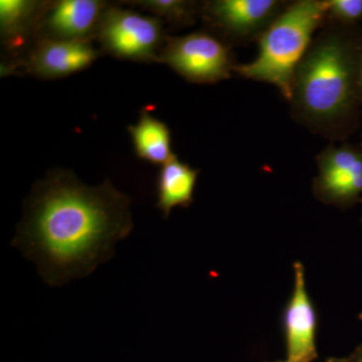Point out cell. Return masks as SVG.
<instances>
[{
    "instance_id": "6da1fadb",
    "label": "cell",
    "mask_w": 362,
    "mask_h": 362,
    "mask_svg": "<svg viewBox=\"0 0 362 362\" xmlns=\"http://www.w3.org/2000/svg\"><path fill=\"white\" fill-rule=\"evenodd\" d=\"M133 226L129 197L110 181L90 187L70 170L54 169L26 197L11 245L58 287L110 259Z\"/></svg>"
},
{
    "instance_id": "7a4b0ae2",
    "label": "cell",
    "mask_w": 362,
    "mask_h": 362,
    "mask_svg": "<svg viewBox=\"0 0 362 362\" xmlns=\"http://www.w3.org/2000/svg\"><path fill=\"white\" fill-rule=\"evenodd\" d=\"M359 57L342 33L328 30L317 37L293 81V109L303 122L329 132L351 113L359 88Z\"/></svg>"
},
{
    "instance_id": "3957f363",
    "label": "cell",
    "mask_w": 362,
    "mask_h": 362,
    "mask_svg": "<svg viewBox=\"0 0 362 362\" xmlns=\"http://www.w3.org/2000/svg\"><path fill=\"white\" fill-rule=\"evenodd\" d=\"M328 0H299L284 11L259 35L256 59L235 65L233 73L247 80L275 86L291 101L293 81L312 37L328 14Z\"/></svg>"
},
{
    "instance_id": "277c9868",
    "label": "cell",
    "mask_w": 362,
    "mask_h": 362,
    "mask_svg": "<svg viewBox=\"0 0 362 362\" xmlns=\"http://www.w3.org/2000/svg\"><path fill=\"white\" fill-rule=\"evenodd\" d=\"M157 62L194 84H216L230 78L235 64L230 47L206 32L166 37Z\"/></svg>"
},
{
    "instance_id": "5b68a950",
    "label": "cell",
    "mask_w": 362,
    "mask_h": 362,
    "mask_svg": "<svg viewBox=\"0 0 362 362\" xmlns=\"http://www.w3.org/2000/svg\"><path fill=\"white\" fill-rule=\"evenodd\" d=\"M168 35L153 16L115 6L105 11L97 33L104 52L132 62H157Z\"/></svg>"
},
{
    "instance_id": "8992f818",
    "label": "cell",
    "mask_w": 362,
    "mask_h": 362,
    "mask_svg": "<svg viewBox=\"0 0 362 362\" xmlns=\"http://www.w3.org/2000/svg\"><path fill=\"white\" fill-rule=\"evenodd\" d=\"M318 175L313 192L323 204L350 207L362 197V148L354 145H330L316 157Z\"/></svg>"
},
{
    "instance_id": "52a82bcc",
    "label": "cell",
    "mask_w": 362,
    "mask_h": 362,
    "mask_svg": "<svg viewBox=\"0 0 362 362\" xmlns=\"http://www.w3.org/2000/svg\"><path fill=\"white\" fill-rule=\"evenodd\" d=\"M278 0H214L204 2L207 25L226 39L246 42L258 40L286 8Z\"/></svg>"
},
{
    "instance_id": "ba28073f",
    "label": "cell",
    "mask_w": 362,
    "mask_h": 362,
    "mask_svg": "<svg viewBox=\"0 0 362 362\" xmlns=\"http://www.w3.org/2000/svg\"><path fill=\"white\" fill-rule=\"evenodd\" d=\"M107 2L99 0H59L47 2L37 23L35 42L40 40L90 42L98 30Z\"/></svg>"
},
{
    "instance_id": "9c48e42d",
    "label": "cell",
    "mask_w": 362,
    "mask_h": 362,
    "mask_svg": "<svg viewBox=\"0 0 362 362\" xmlns=\"http://www.w3.org/2000/svg\"><path fill=\"white\" fill-rule=\"evenodd\" d=\"M294 288L283 312L286 362H314L316 349L317 313L307 292L304 266L295 262Z\"/></svg>"
},
{
    "instance_id": "30bf717a",
    "label": "cell",
    "mask_w": 362,
    "mask_h": 362,
    "mask_svg": "<svg viewBox=\"0 0 362 362\" xmlns=\"http://www.w3.org/2000/svg\"><path fill=\"white\" fill-rule=\"evenodd\" d=\"M99 52L90 42L40 40L30 47L23 66L35 78L56 80L89 68Z\"/></svg>"
},
{
    "instance_id": "8fae6325",
    "label": "cell",
    "mask_w": 362,
    "mask_h": 362,
    "mask_svg": "<svg viewBox=\"0 0 362 362\" xmlns=\"http://www.w3.org/2000/svg\"><path fill=\"white\" fill-rule=\"evenodd\" d=\"M199 175V169L180 161L175 154L161 165L156 180V206L164 218H168L176 207L187 209L192 206Z\"/></svg>"
},
{
    "instance_id": "7c38bea8",
    "label": "cell",
    "mask_w": 362,
    "mask_h": 362,
    "mask_svg": "<svg viewBox=\"0 0 362 362\" xmlns=\"http://www.w3.org/2000/svg\"><path fill=\"white\" fill-rule=\"evenodd\" d=\"M136 156L154 165H163L173 156L171 132L165 123L143 108L137 123L128 127Z\"/></svg>"
},
{
    "instance_id": "4fadbf2b",
    "label": "cell",
    "mask_w": 362,
    "mask_h": 362,
    "mask_svg": "<svg viewBox=\"0 0 362 362\" xmlns=\"http://www.w3.org/2000/svg\"><path fill=\"white\" fill-rule=\"evenodd\" d=\"M47 2L32 0H1L0 1V30L4 44L16 49L28 42V35L35 40V30Z\"/></svg>"
},
{
    "instance_id": "5bb4252c",
    "label": "cell",
    "mask_w": 362,
    "mask_h": 362,
    "mask_svg": "<svg viewBox=\"0 0 362 362\" xmlns=\"http://www.w3.org/2000/svg\"><path fill=\"white\" fill-rule=\"evenodd\" d=\"M126 4L140 6L159 20L168 21L173 25H192L199 13L197 2L185 0H139Z\"/></svg>"
},
{
    "instance_id": "9a60e30c",
    "label": "cell",
    "mask_w": 362,
    "mask_h": 362,
    "mask_svg": "<svg viewBox=\"0 0 362 362\" xmlns=\"http://www.w3.org/2000/svg\"><path fill=\"white\" fill-rule=\"evenodd\" d=\"M331 20L343 25H354L362 18V0H328Z\"/></svg>"
},
{
    "instance_id": "2e32d148",
    "label": "cell",
    "mask_w": 362,
    "mask_h": 362,
    "mask_svg": "<svg viewBox=\"0 0 362 362\" xmlns=\"http://www.w3.org/2000/svg\"><path fill=\"white\" fill-rule=\"evenodd\" d=\"M349 358L351 362H362V342L350 354Z\"/></svg>"
},
{
    "instance_id": "e0dca14e",
    "label": "cell",
    "mask_w": 362,
    "mask_h": 362,
    "mask_svg": "<svg viewBox=\"0 0 362 362\" xmlns=\"http://www.w3.org/2000/svg\"><path fill=\"white\" fill-rule=\"evenodd\" d=\"M359 88H361V96L362 99V49L359 57Z\"/></svg>"
},
{
    "instance_id": "ac0fdd59",
    "label": "cell",
    "mask_w": 362,
    "mask_h": 362,
    "mask_svg": "<svg viewBox=\"0 0 362 362\" xmlns=\"http://www.w3.org/2000/svg\"><path fill=\"white\" fill-rule=\"evenodd\" d=\"M324 362H351L349 357L347 358H339V357H330Z\"/></svg>"
},
{
    "instance_id": "d6986e66",
    "label": "cell",
    "mask_w": 362,
    "mask_h": 362,
    "mask_svg": "<svg viewBox=\"0 0 362 362\" xmlns=\"http://www.w3.org/2000/svg\"><path fill=\"white\" fill-rule=\"evenodd\" d=\"M272 362H286L285 361H272Z\"/></svg>"
},
{
    "instance_id": "ffe728a7",
    "label": "cell",
    "mask_w": 362,
    "mask_h": 362,
    "mask_svg": "<svg viewBox=\"0 0 362 362\" xmlns=\"http://www.w3.org/2000/svg\"><path fill=\"white\" fill-rule=\"evenodd\" d=\"M359 318H361L362 320V313L361 314V315H359Z\"/></svg>"
},
{
    "instance_id": "44dd1931",
    "label": "cell",
    "mask_w": 362,
    "mask_h": 362,
    "mask_svg": "<svg viewBox=\"0 0 362 362\" xmlns=\"http://www.w3.org/2000/svg\"><path fill=\"white\" fill-rule=\"evenodd\" d=\"M362 202V197H361V202ZM361 221H362V220H361Z\"/></svg>"
}]
</instances>
